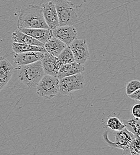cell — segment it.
<instances>
[{
    "mask_svg": "<svg viewBox=\"0 0 140 155\" xmlns=\"http://www.w3.org/2000/svg\"><path fill=\"white\" fill-rule=\"evenodd\" d=\"M11 38L14 42L29 44L32 45L44 47V44L36 39L21 32L19 30L15 31L11 35Z\"/></svg>",
    "mask_w": 140,
    "mask_h": 155,
    "instance_id": "cell-16",
    "label": "cell"
},
{
    "mask_svg": "<svg viewBox=\"0 0 140 155\" xmlns=\"http://www.w3.org/2000/svg\"><path fill=\"white\" fill-rule=\"evenodd\" d=\"M18 26V29H49L44 18L41 5L35 4H30L28 7L21 10Z\"/></svg>",
    "mask_w": 140,
    "mask_h": 155,
    "instance_id": "cell-1",
    "label": "cell"
},
{
    "mask_svg": "<svg viewBox=\"0 0 140 155\" xmlns=\"http://www.w3.org/2000/svg\"><path fill=\"white\" fill-rule=\"evenodd\" d=\"M125 128L132 133L137 138H140V120L138 117H134L129 120H123Z\"/></svg>",
    "mask_w": 140,
    "mask_h": 155,
    "instance_id": "cell-18",
    "label": "cell"
},
{
    "mask_svg": "<svg viewBox=\"0 0 140 155\" xmlns=\"http://www.w3.org/2000/svg\"><path fill=\"white\" fill-rule=\"evenodd\" d=\"M45 21L50 30L59 26L58 15L54 2L48 1L41 5Z\"/></svg>",
    "mask_w": 140,
    "mask_h": 155,
    "instance_id": "cell-8",
    "label": "cell"
},
{
    "mask_svg": "<svg viewBox=\"0 0 140 155\" xmlns=\"http://www.w3.org/2000/svg\"><path fill=\"white\" fill-rule=\"evenodd\" d=\"M106 124V126L112 131H119L125 128V124L117 117H110Z\"/></svg>",
    "mask_w": 140,
    "mask_h": 155,
    "instance_id": "cell-20",
    "label": "cell"
},
{
    "mask_svg": "<svg viewBox=\"0 0 140 155\" xmlns=\"http://www.w3.org/2000/svg\"><path fill=\"white\" fill-rule=\"evenodd\" d=\"M19 30L21 32L37 39L44 44L52 37L51 31L49 29L21 28L19 29Z\"/></svg>",
    "mask_w": 140,
    "mask_h": 155,
    "instance_id": "cell-14",
    "label": "cell"
},
{
    "mask_svg": "<svg viewBox=\"0 0 140 155\" xmlns=\"http://www.w3.org/2000/svg\"><path fill=\"white\" fill-rule=\"evenodd\" d=\"M129 153L132 155H140V138L135 137L129 147Z\"/></svg>",
    "mask_w": 140,
    "mask_h": 155,
    "instance_id": "cell-21",
    "label": "cell"
},
{
    "mask_svg": "<svg viewBox=\"0 0 140 155\" xmlns=\"http://www.w3.org/2000/svg\"><path fill=\"white\" fill-rule=\"evenodd\" d=\"M57 58L60 61V63L61 64L75 61L73 53L68 46L65 47L61 51V53Z\"/></svg>",
    "mask_w": 140,
    "mask_h": 155,
    "instance_id": "cell-19",
    "label": "cell"
},
{
    "mask_svg": "<svg viewBox=\"0 0 140 155\" xmlns=\"http://www.w3.org/2000/svg\"><path fill=\"white\" fill-rule=\"evenodd\" d=\"M18 78L29 88L35 87L45 75L41 60L31 64L18 66Z\"/></svg>",
    "mask_w": 140,
    "mask_h": 155,
    "instance_id": "cell-2",
    "label": "cell"
},
{
    "mask_svg": "<svg viewBox=\"0 0 140 155\" xmlns=\"http://www.w3.org/2000/svg\"><path fill=\"white\" fill-rule=\"evenodd\" d=\"M54 4L58 15L59 26H74L78 22L79 18L77 9L82 5L78 6L67 0H57Z\"/></svg>",
    "mask_w": 140,
    "mask_h": 155,
    "instance_id": "cell-3",
    "label": "cell"
},
{
    "mask_svg": "<svg viewBox=\"0 0 140 155\" xmlns=\"http://www.w3.org/2000/svg\"><path fill=\"white\" fill-rule=\"evenodd\" d=\"M85 78L81 74H78L59 79V93L67 95L72 91L83 89Z\"/></svg>",
    "mask_w": 140,
    "mask_h": 155,
    "instance_id": "cell-6",
    "label": "cell"
},
{
    "mask_svg": "<svg viewBox=\"0 0 140 155\" xmlns=\"http://www.w3.org/2000/svg\"><path fill=\"white\" fill-rule=\"evenodd\" d=\"M140 88V82L138 80H132L129 82L126 87V93L129 95Z\"/></svg>",
    "mask_w": 140,
    "mask_h": 155,
    "instance_id": "cell-22",
    "label": "cell"
},
{
    "mask_svg": "<svg viewBox=\"0 0 140 155\" xmlns=\"http://www.w3.org/2000/svg\"><path fill=\"white\" fill-rule=\"evenodd\" d=\"M36 87L37 88V93L40 97L51 100L59 93V79L45 74Z\"/></svg>",
    "mask_w": 140,
    "mask_h": 155,
    "instance_id": "cell-5",
    "label": "cell"
},
{
    "mask_svg": "<svg viewBox=\"0 0 140 155\" xmlns=\"http://www.w3.org/2000/svg\"><path fill=\"white\" fill-rule=\"evenodd\" d=\"M43 54L44 53L40 51H29L16 53L13 56V63L16 67L31 64L41 60Z\"/></svg>",
    "mask_w": 140,
    "mask_h": 155,
    "instance_id": "cell-12",
    "label": "cell"
},
{
    "mask_svg": "<svg viewBox=\"0 0 140 155\" xmlns=\"http://www.w3.org/2000/svg\"><path fill=\"white\" fill-rule=\"evenodd\" d=\"M115 137V141H111L108 138V131H105L103 134V139L106 144L113 149H120L123 150L124 154L129 153V147L132 140L135 137L134 135L129 131L126 128L119 131H113Z\"/></svg>",
    "mask_w": 140,
    "mask_h": 155,
    "instance_id": "cell-4",
    "label": "cell"
},
{
    "mask_svg": "<svg viewBox=\"0 0 140 155\" xmlns=\"http://www.w3.org/2000/svg\"><path fill=\"white\" fill-rule=\"evenodd\" d=\"M45 74L57 77L61 64L58 58L45 51L41 59Z\"/></svg>",
    "mask_w": 140,
    "mask_h": 155,
    "instance_id": "cell-10",
    "label": "cell"
},
{
    "mask_svg": "<svg viewBox=\"0 0 140 155\" xmlns=\"http://www.w3.org/2000/svg\"><path fill=\"white\" fill-rule=\"evenodd\" d=\"M132 114L134 117H140V104H136L132 106Z\"/></svg>",
    "mask_w": 140,
    "mask_h": 155,
    "instance_id": "cell-23",
    "label": "cell"
},
{
    "mask_svg": "<svg viewBox=\"0 0 140 155\" xmlns=\"http://www.w3.org/2000/svg\"><path fill=\"white\" fill-rule=\"evenodd\" d=\"M11 48L15 53H20L29 51H40L42 53H45L46 51L44 47L21 44L14 42L11 44Z\"/></svg>",
    "mask_w": 140,
    "mask_h": 155,
    "instance_id": "cell-17",
    "label": "cell"
},
{
    "mask_svg": "<svg viewBox=\"0 0 140 155\" xmlns=\"http://www.w3.org/2000/svg\"><path fill=\"white\" fill-rule=\"evenodd\" d=\"M128 97L132 100L140 101V88L137 90L136 91H134L131 94L128 95Z\"/></svg>",
    "mask_w": 140,
    "mask_h": 155,
    "instance_id": "cell-24",
    "label": "cell"
},
{
    "mask_svg": "<svg viewBox=\"0 0 140 155\" xmlns=\"http://www.w3.org/2000/svg\"><path fill=\"white\" fill-rule=\"evenodd\" d=\"M85 71V66L83 64L78 63L73 61L69 63L61 64L60 69L58 72L57 77L59 79L62 78L82 74Z\"/></svg>",
    "mask_w": 140,
    "mask_h": 155,
    "instance_id": "cell-13",
    "label": "cell"
},
{
    "mask_svg": "<svg viewBox=\"0 0 140 155\" xmlns=\"http://www.w3.org/2000/svg\"><path fill=\"white\" fill-rule=\"evenodd\" d=\"M67 45L60 39L51 37L44 45V47L47 52L57 57L61 51Z\"/></svg>",
    "mask_w": 140,
    "mask_h": 155,
    "instance_id": "cell-15",
    "label": "cell"
},
{
    "mask_svg": "<svg viewBox=\"0 0 140 155\" xmlns=\"http://www.w3.org/2000/svg\"><path fill=\"white\" fill-rule=\"evenodd\" d=\"M51 31V35L60 39L67 46L77 37V31L73 26H58Z\"/></svg>",
    "mask_w": 140,
    "mask_h": 155,
    "instance_id": "cell-9",
    "label": "cell"
},
{
    "mask_svg": "<svg viewBox=\"0 0 140 155\" xmlns=\"http://www.w3.org/2000/svg\"><path fill=\"white\" fill-rule=\"evenodd\" d=\"M14 71V66L7 58L0 57V92L10 81Z\"/></svg>",
    "mask_w": 140,
    "mask_h": 155,
    "instance_id": "cell-11",
    "label": "cell"
},
{
    "mask_svg": "<svg viewBox=\"0 0 140 155\" xmlns=\"http://www.w3.org/2000/svg\"><path fill=\"white\" fill-rule=\"evenodd\" d=\"M68 47L72 51L76 62L84 64L90 58L88 44L85 39H75Z\"/></svg>",
    "mask_w": 140,
    "mask_h": 155,
    "instance_id": "cell-7",
    "label": "cell"
}]
</instances>
